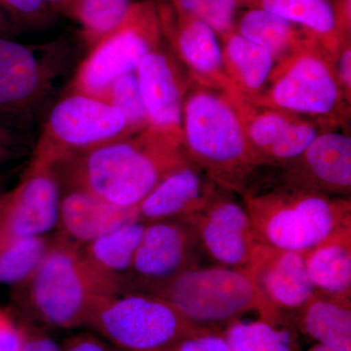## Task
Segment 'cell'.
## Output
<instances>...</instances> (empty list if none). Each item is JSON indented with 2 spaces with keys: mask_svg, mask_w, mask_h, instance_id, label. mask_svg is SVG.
<instances>
[{
  "mask_svg": "<svg viewBox=\"0 0 351 351\" xmlns=\"http://www.w3.org/2000/svg\"><path fill=\"white\" fill-rule=\"evenodd\" d=\"M189 163L181 145L147 129L97 147L56 170L71 189L135 207L168 175Z\"/></svg>",
  "mask_w": 351,
  "mask_h": 351,
  "instance_id": "1",
  "label": "cell"
},
{
  "mask_svg": "<svg viewBox=\"0 0 351 351\" xmlns=\"http://www.w3.org/2000/svg\"><path fill=\"white\" fill-rule=\"evenodd\" d=\"M182 149L219 188L241 197L262 176L232 97L195 80L184 97Z\"/></svg>",
  "mask_w": 351,
  "mask_h": 351,
  "instance_id": "2",
  "label": "cell"
},
{
  "mask_svg": "<svg viewBox=\"0 0 351 351\" xmlns=\"http://www.w3.org/2000/svg\"><path fill=\"white\" fill-rule=\"evenodd\" d=\"M257 243L306 253L351 226L350 198L336 197L274 180L256 182L243 196Z\"/></svg>",
  "mask_w": 351,
  "mask_h": 351,
  "instance_id": "3",
  "label": "cell"
},
{
  "mask_svg": "<svg viewBox=\"0 0 351 351\" xmlns=\"http://www.w3.org/2000/svg\"><path fill=\"white\" fill-rule=\"evenodd\" d=\"M34 313L46 324L63 329L92 327L123 285L97 269L82 245L59 235L27 281Z\"/></svg>",
  "mask_w": 351,
  "mask_h": 351,
  "instance_id": "4",
  "label": "cell"
},
{
  "mask_svg": "<svg viewBox=\"0 0 351 351\" xmlns=\"http://www.w3.org/2000/svg\"><path fill=\"white\" fill-rule=\"evenodd\" d=\"M189 320L201 326L223 329L250 311L278 323L287 315L277 311L258 290L248 269L218 267L191 269L152 288Z\"/></svg>",
  "mask_w": 351,
  "mask_h": 351,
  "instance_id": "5",
  "label": "cell"
},
{
  "mask_svg": "<svg viewBox=\"0 0 351 351\" xmlns=\"http://www.w3.org/2000/svg\"><path fill=\"white\" fill-rule=\"evenodd\" d=\"M250 103L319 120L336 129L346 125L350 117V103L339 85L335 60L320 43L277 64L267 86Z\"/></svg>",
  "mask_w": 351,
  "mask_h": 351,
  "instance_id": "6",
  "label": "cell"
},
{
  "mask_svg": "<svg viewBox=\"0 0 351 351\" xmlns=\"http://www.w3.org/2000/svg\"><path fill=\"white\" fill-rule=\"evenodd\" d=\"M131 136L125 117L108 101L69 92L46 117L31 163L57 169L75 157Z\"/></svg>",
  "mask_w": 351,
  "mask_h": 351,
  "instance_id": "7",
  "label": "cell"
},
{
  "mask_svg": "<svg viewBox=\"0 0 351 351\" xmlns=\"http://www.w3.org/2000/svg\"><path fill=\"white\" fill-rule=\"evenodd\" d=\"M164 41L156 0L133 2L121 24L89 50L69 83V92L106 101L112 83L137 71L142 60Z\"/></svg>",
  "mask_w": 351,
  "mask_h": 351,
  "instance_id": "8",
  "label": "cell"
},
{
  "mask_svg": "<svg viewBox=\"0 0 351 351\" xmlns=\"http://www.w3.org/2000/svg\"><path fill=\"white\" fill-rule=\"evenodd\" d=\"M91 328L122 351H160L180 339L223 330L196 324L172 302L152 293L117 295Z\"/></svg>",
  "mask_w": 351,
  "mask_h": 351,
  "instance_id": "9",
  "label": "cell"
},
{
  "mask_svg": "<svg viewBox=\"0 0 351 351\" xmlns=\"http://www.w3.org/2000/svg\"><path fill=\"white\" fill-rule=\"evenodd\" d=\"M64 43L27 45L0 36V117L24 120L49 98L69 62Z\"/></svg>",
  "mask_w": 351,
  "mask_h": 351,
  "instance_id": "10",
  "label": "cell"
},
{
  "mask_svg": "<svg viewBox=\"0 0 351 351\" xmlns=\"http://www.w3.org/2000/svg\"><path fill=\"white\" fill-rule=\"evenodd\" d=\"M60 201L57 170L29 163L17 186L0 197V249L52 230L58 225Z\"/></svg>",
  "mask_w": 351,
  "mask_h": 351,
  "instance_id": "11",
  "label": "cell"
},
{
  "mask_svg": "<svg viewBox=\"0 0 351 351\" xmlns=\"http://www.w3.org/2000/svg\"><path fill=\"white\" fill-rule=\"evenodd\" d=\"M156 7L164 39L191 80L234 97L216 32L202 21L177 10L167 0H156Z\"/></svg>",
  "mask_w": 351,
  "mask_h": 351,
  "instance_id": "12",
  "label": "cell"
},
{
  "mask_svg": "<svg viewBox=\"0 0 351 351\" xmlns=\"http://www.w3.org/2000/svg\"><path fill=\"white\" fill-rule=\"evenodd\" d=\"M138 83L149 128L182 147L184 97L191 77L164 41L138 64Z\"/></svg>",
  "mask_w": 351,
  "mask_h": 351,
  "instance_id": "13",
  "label": "cell"
},
{
  "mask_svg": "<svg viewBox=\"0 0 351 351\" xmlns=\"http://www.w3.org/2000/svg\"><path fill=\"white\" fill-rule=\"evenodd\" d=\"M210 258L221 267L247 269L255 245L250 217L235 193L221 189L200 213L188 221Z\"/></svg>",
  "mask_w": 351,
  "mask_h": 351,
  "instance_id": "14",
  "label": "cell"
},
{
  "mask_svg": "<svg viewBox=\"0 0 351 351\" xmlns=\"http://www.w3.org/2000/svg\"><path fill=\"white\" fill-rule=\"evenodd\" d=\"M277 181L336 197L350 198L351 138L339 129L320 134L301 156L285 164Z\"/></svg>",
  "mask_w": 351,
  "mask_h": 351,
  "instance_id": "15",
  "label": "cell"
},
{
  "mask_svg": "<svg viewBox=\"0 0 351 351\" xmlns=\"http://www.w3.org/2000/svg\"><path fill=\"white\" fill-rule=\"evenodd\" d=\"M199 244L195 228L179 221L147 223L130 276L151 290L184 270L195 269L193 252Z\"/></svg>",
  "mask_w": 351,
  "mask_h": 351,
  "instance_id": "16",
  "label": "cell"
},
{
  "mask_svg": "<svg viewBox=\"0 0 351 351\" xmlns=\"http://www.w3.org/2000/svg\"><path fill=\"white\" fill-rule=\"evenodd\" d=\"M247 269L263 298L286 315L304 306L315 292L304 253L255 242Z\"/></svg>",
  "mask_w": 351,
  "mask_h": 351,
  "instance_id": "17",
  "label": "cell"
},
{
  "mask_svg": "<svg viewBox=\"0 0 351 351\" xmlns=\"http://www.w3.org/2000/svg\"><path fill=\"white\" fill-rule=\"evenodd\" d=\"M221 189L189 162L168 175L138 204V219L188 223L211 202Z\"/></svg>",
  "mask_w": 351,
  "mask_h": 351,
  "instance_id": "18",
  "label": "cell"
},
{
  "mask_svg": "<svg viewBox=\"0 0 351 351\" xmlns=\"http://www.w3.org/2000/svg\"><path fill=\"white\" fill-rule=\"evenodd\" d=\"M138 219V206H119L82 189H71L60 201L58 225L60 235L83 246Z\"/></svg>",
  "mask_w": 351,
  "mask_h": 351,
  "instance_id": "19",
  "label": "cell"
},
{
  "mask_svg": "<svg viewBox=\"0 0 351 351\" xmlns=\"http://www.w3.org/2000/svg\"><path fill=\"white\" fill-rule=\"evenodd\" d=\"M287 316L298 332L319 345L351 351V295L315 291L304 306Z\"/></svg>",
  "mask_w": 351,
  "mask_h": 351,
  "instance_id": "20",
  "label": "cell"
},
{
  "mask_svg": "<svg viewBox=\"0 0 351 351\" xmlns=\"http://www.w3.org/2000/svg\"><path fill=\"white\" fill-rule=\"evenodd\" d=\"M235 32L267 51L277 64L320 43L313 32L302 25L260 8H247L237 17Z\"/></svg>",
  "mask_w": 351,
  "mask_h": 351,
  "instance_id": "21",
  "label": "cell"
},
{
  "mask_svg": "<svg viewBox=\"0 0 351 351\" xmlns=\"http://www.w3.org/2000/svg\"><path fill=\"white\" fill-rule=\"evenodd\" d=\"M221 43L234 98L253 101L267 86L278 64L267 51L237 32H230Z\"/></svg>",
  "mask_w": 351,
  "mask_h": 351,
  "instance_id": "22",
  "label": "cell"
},
{
  "mask_svg": "<svg viewBox=\"0 0 351 351\" xmlns=\"http://www.w3.org/2000/svg\"><path fill=\"white\" fill-rule=\"evenodd\" d=\"M304 255L314 290L351 295V226L341 228Z\"/></svg>",
  "mask_w": 351,
  "mask_h": 351,
  "instance_id": "23",
  "label": "cell"
},
{
  "mask_svg": "<svg viewBox=\"0 0 351 351\" xmlns=\"http://www.w3.org/2000/svg\"><path fill=\"white\" fill-rule=\"evenodd\" d=\"M245 7L263 9L302 25L336 60L343 40L329 0H245Z\"/></svg>",
  "mask_w": 351,
  "mask_h": 351,
  "instance_id": "24",
  "label": "cell"
},
{
  "mask_svg": "<svg viewBox=\"0 0 351 351\" xmlns=\"http://www.w3.org/2000/svg\"><path fill=\"white\" fill-rule=\"evenodd\" d=\"M145 226L147 223L138 219L119 226L83 245V253L97 269L117 279L123 285V279L130 276Z\"/></svg>",
  "mask_w": 351,
  "mask_h": 351,
  "instance_id": "25",
  "label": "cell"
},
{
  "mask_svg": "<svg viewBox=\"0 0 351 351\" xmlns=\"http://www.w3.org/2000/svg\"><path fill=\"white\" fill-rule=\"evenodd\" d=\"M223 336L230 351H302L299 332L288 316L278 323L234 320L223 328Z\"/></svg>",
  "mask_w": 351,
  "mask_h": 351,
  "instance_id": "26",
  "label": "cell"
},
{
  "mask_svg": "<svg viewBox=\"0 0 351 351\" xmlns=\"http://www.w3.org/2000/svg\"><path fill=\"white\" fill-rule=\"evenodd\" d=\"M232 98L243 124L252 154L263 169L270 152L282 141L290 126L301 117Z\"/></svg>",
  "mask_w": 351,
  "mask_h": 351,
  "instance_id": "27",
  "label": "cell"
},
{
  "mask_svg": "<svg viewBox=\"0 0 351 351\" xmlns=\"http://www.w3.org/2000/svg\"><path fill=\"white\" fill-rule=\"evenodd\" d=\"M132 3V0H77L69 17L80 25L89 51L121 24Z\"/></svg>",
  "mask_w": 351,
  "mask_h": 351,
  "instance_id": "28",
  "label": "cell"
},
{
  "mask_svg": "<svg viewBox=\"0 0 351 351\" xmlns=\"http://www.w3.org/2000/svg\"><path fill=\"white\" fill-rule=\"evenodd\" d=\"M52 241L47 237H27L0 249V283H27L43 263Z\"/></svg>",
  "mask_w": 351,
  "mask_h": 351,
  "instance_id": "29",
  "label": "cell"
},
{
  "mask_svg": "<svg viewBox=\"0 0 351 351\" xmlns=\"http://www.w3.org/2000/svg\"><path fill=\"white\" fill-rule=\"evenodd\" d=\"M177 10L209 25L219 40L235 31L239 12L245 0H167Z\"/></svg>",
  "mask_w": 351,
  "mask_h": 351,
  "instance_id": "30",
  "label": "cell"
},
{
  "mask_svg": "<svg viewBox=\"0 0 351 351\" xmlns=\"http://www.w3.org/2000/svg\"><path fill=\"white\" fill-rule=\"evenodd\" d=\"M106 101L125 117L132 135H137L149 128V114L141 91L137 71L117 78L108 90Z\"/></svg>",
  "mask_w": 351,
  "mask_h": 351,
  "instance_id": "31",
  "label": "cell"
},
{
  "mask_svg": "<svg viewBox=\"0 0 351 351\" xmlns=\"http://www.w3.org/2000/svg\"><path fill=\"white\" fill-rule=\"evenodd\" d=\"M0 8L14 24L41 27L49 24L52 10L44 0H0Z\"/></svg>",
  "mask_w": 351,
  "mask_h": 351,
  "instance_id": "32",
  "label": "cell"
},
{
  "mask_svg": "<svg viewBox=\"0 0 351 351\" xmlns=\"http://www.w3.org/2000/svg\"><path fill=\"white\" fill-rule=\"evenodd\" d=\"M29 332L10 311L0 308V351H21Z\"/></svg>",
  "mask_w": 351,
  "mask_h": 351,
  "instance_id": "33",
  "label": "cell"
},
{
  "mask_svg": "<svg viewBox=\"0 0 351 351\" xmlns=\"http://www.w3.org/2000/svg\"><path fill=\"white\" fill-rule=\"evenodd\" d=\"M160 351H230L223 330L180 339Z\"/></svg>",
  "mask_w": 351,
  "mask_h": 351,
  "instance_id": "34",
  "label": "cell"
},
{
  "mask_svg": "<svg viewBox=\"0 0 351 351\" xmlns=\"http://www.w3.org/2000/svg\"><path fill=\"white\" fill-rule=\"evenodd\" d=\"M335 69L346 100L351 103V38L341 41L338 55L335 60Z\"/></svg>",
  "mask_w": 351,
  "mask_h": 351,
  "instance_id": "35",
  "label": "cell"
},
{
  "mask_svg": "<svg viewBox=\"0 0 351 351\" xmlns=\"http://www.w3.org/2000/svg\"><path fill=\"white\" fill-rule=\"evenodd\" d=\"M61 351H119L112 350L93 335L80 334L68 339Z\"/></svg>",
  "mask_w": 351,
  "mask_h": 351,
  "instance_id": "36",
  "label": "cell"
},
{
  "mask_svg": "<svg viewBox=\"0 0 351 351\" xmlns=\"http://www.w3.org/2000/svg\"><path fill=\"white\" fill-rule=\"evenodd\" d=\"M341 40L351 38V0L330 1Z\"/></svg>",
  "mask_w": 351,
  "mask_h": 351,
  "instance_id": "37",
  "label": "cell"
},
{
  "mask_svg": "<svg viewBox=\"0 0 351 351\" xmlns=\"http://www.w3.org/2000/svg\"><path fill=\"white\" fill-rule=\"evenodd\" d=\"M21 351H61V346L43 332L29 331Z\"/></svg>",
  "mask_w": 351,
  "mask_h": 351,
  "instance_id": "38",
  "label": "cell"
},
{
  "mask_svg": "<svg viewBox=\"0 0 351 351\" xmlns=\"http://www.w3.org/2000/svg\"><path fill=\"white\" fill-rule=\"evenodd\" d=\"M53 13H62L69 16L77 0H44Z\"/></svg>",
  "mask_w": 351,
  "mask_h": 351,
  "instance_id": "39",
  "label": "cell"
},
{
  "mask_svg": "<svg viewBox=\"0 0 351 351\" xmlns=\"http://www.w3.org/2000/svg\"><path fill=\"white\" fill-rule=\"evenodd\" d=\"M15 29V25L7 14L0 8V36H5Z\"/></svg>",
  "mask_w": 351,
  "mask_h": 351,
  "instance_id": "40",
  "label": "cell"
},
{
  "mask_svg": "<svg viewBox=\"0 0 351 351\" xmlns=\"http://www.w3.org/2000/svg\"><path fill=\"white\" fill-rule=\"evenodd\" d=\"M307 351H338L332 350V348H328V346L319 345V343H316L313 346H311Z\"/></svg>",
  "mask_w": 351,
  "mask_h": 351,
  "instance_id": "41",
  "label": "cell"
},
{
  "mask_svg": "<svg viewBox=\"0 0 351 351\" xmlns=\"http://www.w3.org/2000/svg\"><path fill=\"white\" fill-rule=\"evenodd\" d=\"M3 191H1V189H0V197H1L2 195H3Z\"/></svg>",
  "mask_w": 351,
  "mask_h": 351,
  "instance_id": "42",
  "label": "cell"
},
{
  "mask_svg": "<svg viewBox=\"0 0 351 351\" xmlns=\"http://www.w3.org/2000/svg\"><path fill=\"white\" fill-rule=\"evenodd\" d=\"M1 145H0V154H1Z\"/></svg>",
  "mask_w": 351,
  "mask_h": 351,
  "instance_id": "43",
  "label": "cell"
},
{
  "mask_svg": "<svg viewBox=\"0 0 351 351\" xmlns=\"http://www.w3.org/2000/svg\"><path fill=\"white\" fill-rule=\"evenodd\" d=\"M119 351H122V350H119Z\"/></svg>",
  "mask_w": 351,
  "mask_h": 351,
  "instance_id": "44",
  "label": "cell"
}]
</instances>
